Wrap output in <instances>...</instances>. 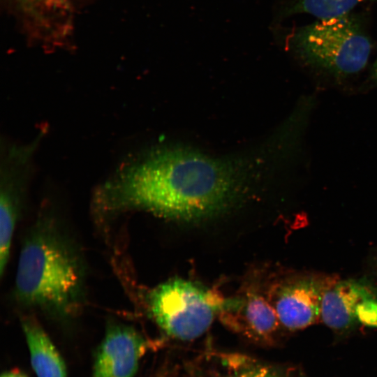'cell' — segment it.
Returning <instances> with one entry per match:
<instances>
[{
	"mask_svg": "<svg viewBox=\"0 0 377 377\" xmlns=\"http://www.w3.org/2000/svg\"><path fill=\"white\" fill-rule=\"evenodd\" d=\"M239 174L229 165L184 149H161L122 168L98 191L106 212L145 210L181 220L218 212L235 198Z\"/></svg>",
	"mask_w": 377,
	"mask_h": 377,
	"instance_id": "1",
	"label": "cell"
},
{
	"mask_svg": "<svg viewBox=\"0 0 377 377\" xmlns=\"http://www.w3.org/2000/svg\"><path fill=\"white\" fill-rule=\"evenodd\" d=\"M72 247L47 223L25 239L17 267L15 292L22 305L58 318L78 313L84 298V271Z\"/></svg>",
	"mask_w": 377,
	"mask_h": 377,
	"instance_id": "2",
	"label": "cell"
},
{
	"mask_svg": "<svg viewBox=\"0 0 377 377\" xmlns=\"http://www.w3.org/2000/svg\"><path fill=\"white\" fill-rule=\"evenodd\" d=\"M293 45L308 64L341 77L364 68L371 51L368 36L349 14L318 19L301 28Z\"/></svg>",
	"mask_w": 377,
	"mask_h": 377,
	"instance_id": "3",
	"label": "cell"
},
{
	"mask_svg": "<svg viewBox=\"0 0 377 377\" xmlns=\"http://www.w3.org/2000/svg\"><path fill=\"white\" fill-rule=\"evenodd\" d=\"M148 302L152 318L165 333L191 341L209 329L225 300L195 283L177 279L153 289Z\"/></svg>",
	"mask_w": 377,
	"mask_h": 377,
	"instance_id": "4",
	"label": "cell"
},
{
	"mask_svg": "<svg viewBox=\"0 0 377 377\" xmlns=\"http://www.w3.org/2000/svg\"><path fill=\"white\" fill-rule=\"evenodd\" d=\"M147 348L133 327L109 324L95 353L91 377H134Z\"/></svg>",
	"mask_w": 377,
	"mask_h": 377,
	"instance_id": "5",
	"label": "cell"
},
{
	"mask_svg": "<svg viewBox=\"0 0 377 377\" xmlns=\"http://www.w3.org/2000/svg\"><path fill=\"white\" fill-rule=\"evenodd\" d=\"M332 280L315 276L288 280L275 291L274 309L279 322L290 330L305 328L320 317L326 288Z\"/></svg>",
	"mask_w": 377,
	"mask_h": 377,
	"instance_id": "6",
	"label": "cell"
},
{
	"mask_svg": "<svg viewBox=\"0 0 377 377\" xmlns=\"http://www.w3.org/2000/svg\"><path fill=\"white\" fill-rule=\"evenodd\" d=\"M219 313L229 327L260 341H269L280 323L274 307L255 289L226 300Z\"/></svg>",
	"mask_w": 377,
	"mask_h": 377,
	"instance_id": "7",
	"label": "cell"
},
{
	"mask_svg": "<svg viewBox=\"0 0 377 377\" xmlns=\"http://www.w3.org/2000/svg\"><path fill=\"white\" fill-rule=\"evenodd\" d=\"M29 160L17 154L5 157L1 166L0 195V274L6 271L18 217L20 198Z\"/></svg>",
	"mask_w": 377,
	"mask_h": 377,
	"instance_id": "8",
	"label": "cell"
},
{
	"mask_svg": "<svg viewBox=\"0 0 377 377\" xmlns=\"http://www.w3.org/2000/svg\"><path fill=\"white\" fill-rule=\"evenodd\" d=\"M371 297H377V291L365 280L332 282L323 294L320 317L333 330H347L357 321L358 304Z\"/></svg>",
	"mask_w": 377,
	"mask_h": 377,
	"instance_id": "9",
	"label": "cell"
},
{
	"mask_svg": "<svg viewBox=\"0 0 377 377\" xmlns=\"http://www.w3.org/2000/svg\"><path fill=\"white\" fill-rule=\"evenodd\" d=\"M22 327L31 364L37 377H67L60 353L42 326L32 318H24Z\"/></svg>",
	"mask_w": 377,
	"mask_h": 377,
	"instance_id": "10",
	"label": "cell"
},
{
	"mask_svg": "<svg viewBox=\"0 0 377 377\" xmlns=\"http://www.w3.org/2000/svg\"><path fill=\"white\" fill-rule=\"evenodd\" d=\"M369 0H298L295 10L318 19L349 14L360 3Z\"/></svg>",
	"mask_w": 377,
	"mask_h": 377,
	"instance_id": "11",
	"label": "cell"
},
{
	"mask_svg": "<svg viewBox=\"0 0 377 377\" xmlns=\"http://www.w3.org/2000/svg\"><path fill=\"white\" fill-rule=\"evenodd\" d=\"M228 369L221 377H276L267 367L242 356H228Z\"/></svg>",
	"mask_w": 377,
	"mask_h": 377,
	"instance_id": "12",
	"label": "cell"
},
{
	"mask_svg": "<svg viewBox=\"0 0 377 377\" xmlns=\"http://www.w3.org/2000/svg\"><path fill=\"white\" fill-rule=\"evenodd\" d=\"M357 321L369 327H377V297L362 301L356 309Z\"/></svg>",
	"mask_w": 377,
	"mask_h": 377,
	"instance_id": "13",
	"label": "cell"
},
{
	"mask_svg": "<svg viewBox=\"0 0 377 377\" xmlns=\"http://www.w3.org/2000/svg\"><path fill=\"white\" fill-rule=\"evenodd\" d=\"M1 377H28L23 371L18 369H12L2 374Z\"/></svg>",
	"mask_w": 377,
	"mask_h": 377,
	"instance_id": "14",
	"label": "cell"
},
{
	"mask_svg": "<svg viewBox=\"0 0 377 377\" xmlns=\"http://www.w3.org/2000/svg\"><path fill=\"white\" fill-rule=\"evenodd\" d=\"M371 78L374 81L377 82V59L372 67Z\"/></svg>",
	"mask_w": 377,
	"mask_h": 377,
	"instance_id": "15",
	"label": "cell"
}]
</instances>
